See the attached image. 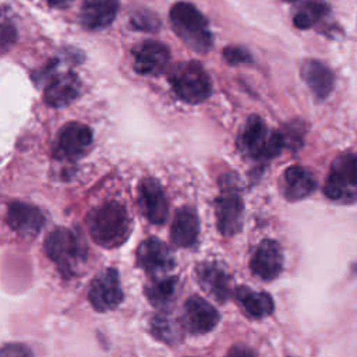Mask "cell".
<instances>
[{"label": "cell", "mask_w": 357, "mask_h": 357, "mask_svg": "<svg viewBox=\"0 0 357 357\" xmlns=\"http://www.w3.org/2000/svg\"><path fill=\"white\" fill-rule=\"evenodd\" d=\"M88 227L96 244L105 248H114L130 237L131 219L123 204L107 201L91 211Z\"/></svg>", "instance_id": "obj_1"}, {"label": "cell", "mask_w": 357, "mask_h": 357, "mask_svg": "<svg viewBox=\"0 0 357 357\" xmlns=\"http://www.w3.org/2000/svg\"><path fill=\"white\" fill-rule=\"evenodd\" d=\"M169 47L159 40L148 39L139 42L132 49L134 70L141 75H158L163 73L169 64Z\"/></svg>", "instance_id": "obj_11"}, {"label": "cell", "mask_w": 357, "mask_h": 357, "mask_svg": "<svg viewBox=\"0 0 357 357\" xmlns=\"http://www.w3.org/2000/svg\"><path fill=\"white\" fill-rule=\"evenodd\" d=\"M283 266V252L278 241L266 238L255 248L250 268L255 276L262 280H272L279 276Z\"/></svg>", "instance_id": "obj_15"}, {"label": "cell", "mask_w": 357, "mask_h": 357, "mask_svg": "<svg viewBox=\"0 0 357 357\" xmlns=\"http://www.w3.org/2000/svg\"><path fill=\"white\" fill-rule=\"evenodd\" d=\"M170 22L176 35L191 49L205 53L212 46V32L208 21L192 4L176 3L170 10Z\"/></svg>", "instance_id": "obj_3"}, {"label": "cell", "mask_w": 357, "mask_h": 357, "mask_svg": "<svg viewBox=\"0 0 357 357\" xmlns=\"http://www.w3.org/2000/svg\"><path fill=\"white\" fill-rule=\"evenodd\" d=\"M43 248L60 273L67 278L75 275L86 259V245L84 238L77 231L67 227L52 230L46 236Z\"/></svg>", "instance_id": "obj_2"}, {"label": "cell", "mask_w": 357, "mask_h": 357, "mask_svg": "<svg viewBox=\"0 0 357 357\" xmlns=\"http://www.w3.org/2000/svg\"><path fill=\"white\" fill-rule=\"evenodd\" d=\"M199 233V222L195 211L190 206L180 208L170 227V238L174 245L187 248L195 244Z\"/></svg>", "instance_id": "obj_20"}, {"label": "cell", "mask_w": 357, "mask_h": 357, "mask_svg": "<svg viewBox=\"0 0 357 357\" xmlns=\"http://www.w3.org/2000/svg\"><path fill=\"white\" fill-rule=\"evenodd\" d=\"M138 205L144 216L153 225H162L169 212L166 194L153 177H145L138 185Z\"/></svg>", "instance_id": "obj_12"}, {"label": "cell", "mask_w": 357, "mask_h": 357, "mask_svg": "<svg viewBox=\"0 0 357 357\" xmlns=\"http://www.w3.org/2000/svg\"><path fill=\"white\" fill-rule=\"evenodd\" d=\"M50 6H56V7H63L67 3H70V0H46Z\"/></svg>", "instance_id": "obj_32"}, {"label": "cell", "mask_w": 357, "mask_h": 357, "mask_svg": "<svg viewBox=\"0 0 357 357\" xmlns=\"http://www.w3.org/2000/svg\"><path fill=\"white\" fill-rule=\"evenodd\" d=\"M301 77L318 100L326 99L335 85V75L331 68L315 59H310L303 64Z\"/></svg>", "instance_id": "obj_19"}, {"label": "cell", "mask_w": 357, "mask_h": 357, "mask_svg": "<svg viewBox=\"0 0 357 357\" xmlns=\"http://www.w3.org/2000/svg\"><path fill=\"white\" fill-rule=\"evenodd\" d=\"M92 144V131L88 126L71 121L63 126L56 137L54 156L61 160H75L85 155Z\"/></svg>", "instance_id": "obj_7"}, {"label": "cell", "mask_w": 357, "mask_h": 357, "mask_svg": "<svg viewBox=\"0 0 357 357\" xmlns=\"http://www.w3.org/2000/svg\"><path fill=\"white\" fill-rule=\"evenodd\" d=\"M225 357H257V356L250 347L244 344H236L230 347V350L226 353Z\"/></svg>", "instance_id": "obj_31"}, {"label": "cell", "mask_w": 357, "mask_h": 357, "mask_svg": "<svg viewBox=\"0 0 357 357\" xmlns=\"http://www.w3.org/2000/svg\"><path fill=\"white\" fill-rule=\"evenodd\" d=\"M317 187L315 177L301 166H290L283 174V195L289 201H300L308 197Z\"/></svg>", "instance_id": "obj_21"}, {"label": "cell", "mask_w": 357, "mask_h": 357, "mask_svg": "<svg viewBox=\"0 0 357 357\" xmlns=\"http://www.w3.org/2000/svg\"><path fill=\"white\" fill-rule=\"evenodd\" d=\"M137 265L149 275L160 276L174 266V257L170 248L156 237L144 240L135 252Z\"/></svg>", "instance_id": "obj_9"}, {"label": "cell", "mask_w": 357, "mask_h": 357, "mask_svg": "<svg viewBox=\"0 0 357 357\" xmlns=\"http://www.w3.org/2000/svg\"><path fill=\"white\" fill-rule=\"evenodd\" d=\"M329 13L328 6L319 0L304 1L293 15V24L298 29H308L322 21Z\"/></svg>", "instance_id": "obj_24"}, {"label": "cell", "mask_w": 357, "mask_h": 357, "mask_svg": "<svg viewBox=\"0 0 357 357\" xmlns=\"http://www.w3.org/2000/svg\"><path fill=\"white\" fill-rule=\"evenodd\" d=\"M119 11V0H85L81 7L79 21L91 31L109 26Z\"/></svg>", "instance_id": "obj_17"}, {"label": "cell", "mask_w": 357, "mask_h": 357, "mask_svg": "<svg viewBox=\"0 0 357 357\" xmlns=\"http://www.w3.org/2000/svg\"><path fill=\"white\" fill-rule=\"evenodd\" d=\"M174 93L185 103H201L209 98L212 85L209 75L198 61H184L174 66L169 74Z\"/></svg>", "instance_id": "obj_5"}, {"label": "cell", "mask_w": 357, "mask_h": 357, "mask_svg": "<svg viewBox=\"0 0 357 357\" xmlns=\"http://www.w3.org/2000/svg\"><path fill=\"white\" fill-rule=\"evenodd\" d=\"M131 25L135 29L145 31V32H155L159 29V18L153 15L151 11L144 10L138 11L131 17Z\"/></svg>", "instance_id": "obj_26"}, {"label": "cell", "mask_w": 357, "mask_h": 357, "mask_svg": "<svg viewBox=\"0 0 357 357\" xmlns=\"http://www.w3.org/2000/svg\"><path fill=\"white\" fill-rule=\"evenodd\" d=\"M79 93V79L73 73L59 74L49 81L43 91L46 105L52 107H63L70 105Z\"/></svg>", "instance_id": "obj_18"}, {"label": "cell", "mask_w": 357, "mask_h": 357, "mask_svg": "<svg viewBox=\"0 0 357 357\" xmlns=\"http://www.w3.org/2000/svg\"><path fill=\"white\" fill-rule=\"evenodd\" d=\"M152 332L158 339H160L166 343H173V342H177V339H178V331L176 329V326L170 321V318L165 317V315L153 317Z\"/></svg>", "instance_id": "obj_25"}, {"label": "cell", "mask_w": 357, "mask_h": 357, "mask_svg": "<svg viewBox=\"0 0 357 357\" xmlns=\"http://www.w3.org/2000/svg\"><path fill=\"white\" fill-rule=\"evenodd\" d=\"M7 223L20 237L32 238L43 227L45 215L33 205L14 201L7 206Z\"/></svg>", "instance_id": "obj_14"}, {"label": "cell", "mask_w": 357, "mask_h": 357, "mask_svg": "<svg viewBox=\"0 0 357 357\" xmlns=\"http://www.w3.org/2000/svg\"><path fill=\"white\" fill-rule=\"evenodd\" d=\"M236 298L243 311L251 318H264L273 311V300L265 291H254L241 286L236 290Z\"/></svg>", "instance_id": "obj_22"}, {"label": "cell", "mask_w": 357, "mask_h": 357, "mask_svg": "<svg viewBox=\"0 0 357 357\" xmlns=\"http://www.w3.org/2000/svg\"><path fill=\"white\" fill-rule=\"evenodd\" d=\"M284 146L282 132L269 130L258 116L248 117L238 135L240 151L254 160H269Z\"/></svg>", "instance_id": "obj_4"}, {"label": "cell", "mask_w": 357, "mask_h": 357, "mask_svg": "<svg viewBox=\"0 0 357 357\" xmlns=\"http://www.w3.org/2000/svg\"><path fill=\"white\" fill-rule=\"evenodd\" d=\"M223 57L229 64H243L251 60L250 53L241 46H227L223 50Z\"/></svg>", "instance_id": "obj_28"}, {"label": "cell", "mask_w": 357, "mask_h": 357, "mask_svg": "<svg viewBox=\"0 0 357 357\" xmlns=\"http://www.w3.org/2000/svg\"><path fill=\"white\" fill-rule=\"evenodd\" d=\"M282 135H283L286 146H289L291 149H297L303 144L304 130L300 123H293V124L287 126L284 128V131H282Z\"/></svg>", "instance_id": "obj_27"}, {"label": "cell", "mask_w": 357, "mask_h": 357, "mask_svg": "<svg viewBox=\"0 0 357 357\" xmlns=\"http://www.w3.org/2000/svg\"><path fill=\"white\" fill-rule=\"evenodd\" d=\"M219 319L218 310L199 296H191L184 303L181 324L191 333H208L218 325Z\"/></svg>", "instance_id": "obj_13"}, {"label": "cell", "mask_w": 357, "mask_h": 357, "mask_svg": "<svg viewBox=\"0 0 357 357\" xmlns=\"http://www.w3.org/2000/svg\"><path fill=\"white\" fill-rule=\"evenodd\" d=\"M176 286L177 279L174 276L155 278L145 286L144 291L151 304L155 307H166L174 297Z\"/></svg>", "instance_id": "obj_23"}, {"label": "cell", "mask_w": 357, "mask_h": 357, "mask_svg": "<svg viewBox=\"0 0 357 357\" xmlns=\"http://www.w3.org/2000/svg\"><path fill=\"white\" fill-rule=\"evenodd\" d=\"M243 199L233 188H223L222 194L215 199L216 225L222 236L231 237L240 231L243 226Z\"/></svg>", "instance_id": "obj_10"}, {"label": "cell", "mask_w": 357, "mask_h": 357, "mask_svg": "<svg viewBox=\"0 0 357 357\" xmlns=\"http://www.w3.org/2000/svg\"><path fill=\"white\" fill-rule=\"evenodd\" d=\"M324 192L333 201L351 202L357 199V153L346 152L333 159Z\"/></svg>", "instance_id": "obj_6"}, {"label": "cell", "mask_w": 357, "mask_h": 357, "mask_svg": "<svg viewBox=\"0 0 357 357\" xmlns=\"http://www.w3.org/2000/svg\"><path fill=\"white\" fill-rule=\"evenodd\" d=\"M88 298L96 311L105 312L116 308L123 301L119 272L114 268L99 272L89 286Z\"/></svg>", "instance_id": "obj_8"}, {"label": "cell", "mask_w": 357, "mask_h": 357, "mask_svg": "<svg viewBox=\"0 0 357 357\" xmlns=\"http://www.w3.org/2000/svg\"><path fill=\"white\" fill-rule=\"evenodd\" d=\"M199 286L218 301H226L231 293V279L218 262H202L197 268Z\"/></svg>", "instance_id": "obj_16"}, {"label": "cell", "mask_w": 357, "mask_h": 357, "mask_svg": "<svg viewBox=\"0 0 357 357\" xmlns=\"http://www.w3.org/2000/svg\"><path fill=\"white\" fill-rule=\"evenodd\" d=\"M14 38H15V31H14L13 25L8 24L7 21H3V26H1V45H3V50H6V47L13 43Z\"/></svg>", "instance_id": "obj_30"}, {"label": "cell", "mask_w": 357, "mask_h": 357, "mask_svg": "<svg viewBox=\"0 0 357 357\" xmlns=\"http://www.w3.org/2000/svg\"><path fill=\"white\" fill-rule=\"evenodd\" d=\"M1 357H33L29 347L21 343H8L1 349Z\"/></svg>", "instance_id": "obj_29"}]
</instances>
